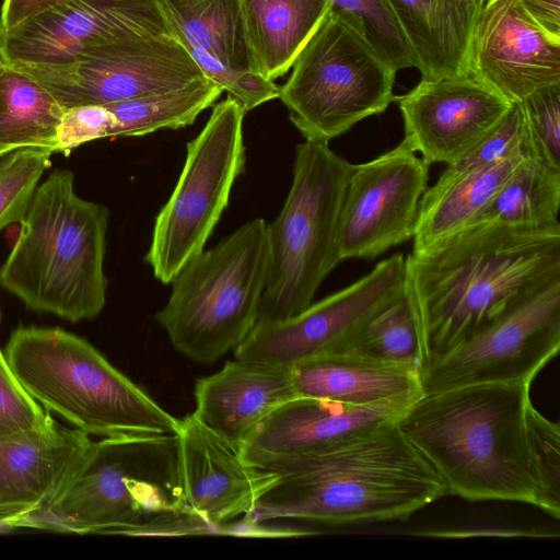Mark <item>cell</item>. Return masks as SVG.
I'll list each match as a JSON object with an SVG mask.
<instances>
[{
    "mask_svg": "<svg viewBox=\"0 0 560 560\" xmlns=\"http://www.w3.org/2000/svg\"><path fill=\"white\" fill-rule=\"evenodd\" d=\"M558 280L560 231L480 221L424 253H410L405 284L417 308L424 363Z\"/></svg>",
    "mask_w": 560,
    "mask_h": 560,
    "instance_id": "1",
    "label": "cell"
},
{
    "mask_svg": "<svg viewBox=\"0 0 560 560\" xmlns=\"http://www.w3.org/2000/svg\"><path fill=\"white\" fill-rule=\"evenodd\" d=\"M445 495L443 479L394 422L294 464L246 521L338 526L405 521Z\"/></svg>",
    "mask_w": 560,
    "mask_h": 560,
    "instance_id": "2",
    "label": "cell"
},
{
    "mask_svg": "<svg viewBox=\"0 0 560 560\" xmlns=\"http://www.w3.org/2000/svg\"><path fill=\"white\" fill-rule=\"evenodd\" d=\"M528 383L422 394L396 425L443 479L448 495L537 505L525 413Z\"/></svg>",
    "mask_w": 560,
    "mask_h": 560,
    "instance_id": "3",
    "label": "cell"
},
{
    "mask_svg": "<svg viewBox=\"0 0 560 560\" xmlns=\"http://www.w3.org/2000/svg\"><path fill=\"white\" fill-rule=\"evenodd\" d=\"M25 525L74 533H199L183 493L176 434L93 441L77 471Z\"/></svg>",
    "mask_w": 560,
    "mask_h": 560,
    "instance_id": "4",
    "label": "cell"
},
{
    "mask_svg": "<svg viewBox=\"0 0 560 560\" xmlns=\"http://www.w3.org/2000/svg\"><path fill=\"white\" fill-rule=\"evenodd\" d=\"M108 209L82 199L74 176L57 168L38 184L20 234L0 267V285L31 310L77 323L106 301Z\"/></svg>",
    "mask_w": 560,
    "mask_h": 560,
    "instance_id": "5",
    "label": "cell"
},
{
    "mask_svg": "<svg viewBox=\"0 0 560 560\" xmlns=\"http://www.w3.org/2000/svg\"><path fill=\"white\" fill-rule=\"evenodd\" d=\"M24 390L89 435L177 434L180 420L88 340L58 327L20 326L3 351Z\"/></svg>",
    "mask_w": 560,
    "mask_h": 560,
    "instance_id": "6",
    "label": "cell"
},
{
    "mask_svg": "<svg viewBox=\"0 0 560 560\" xmlns=\"http://www.w3.org/2000/svg\"><path fill=\"white\" fill-rule=\"evenodd\" d=\"M269 265L267 223L260 218L187 261L155 315L173 347L212 363L241 345L257 323Z\"/></svg>",
    "mask_w": 560,
    "mask_h": 560,
    "instance_id": "7",
    "label": "cell"
},
{
    "mask_svg": "<svg viewBox=\"0 0 560 560\" xmlns=\"http://www.w3.org/2000/svg\"><path fill=\"white\" fill-rule=\"evenodd\" d=\"M352 167L327 142L304 140L296 145L289 194L267 224L270 265L256 324L304 311L341 261L338 225Z\"/></svg>",
    "mask_w": 560,
    "mask_h": 560,
    "instance_id": "8",
    "label": "cell"
},
{
    "mask_svg": "<svg viewBox=\"0 0 560 560\" xmlns=\"http://www.w3.org/2000/svg\"><path fill=\"white\" fill-rule=\"evenodd\" d=\"M292 68L279 98L305 140L328 143L395 100L396 71L331 8Z\"/></svg>",
    "mask_w": 560,
    "mask_h": 560,
    "instance_id": "9",
    "label": "cell"
},
{
    "mask_svg": "<svg viewBox=\"0 0 560 560\" xmlns=\"http://www.w3.org/2000/svg\"><path fill=\"white\" fill-rule=\"evenodd\" d=\"M244 115L241 105L228 96L187 143L183 170L155 219L144 257L164 284L205 249L229 205L232 187L245 167Z\"/></svg>",
    "mask_w": 560,
    "mask_h": 560,
    "instance_id": "10",
    "label": "cell"
},
{
    "mask_svg": "<svg viewBox=\"0 0 560 560\" xmlns=\"http://www.w3.org/2000/svg\"><path fill=\"white\" fill-rule=\"evenodd\" d=\"M9 65L39 82L65 109L161 94L207 79L173 35L127 37L66 63Z\"/></svg>",
    "mask_w": 560,
    "mask_h": 560,
    "instance_id": "11",
    "label": "cell"
},
{
    "mask_svg": "<svg viewBox=\"0 0 560 560\" xmlns=\"http://www.w3.org/2000/svg\"><path fill=\"white\" fill-rule=\"evenodd\" d=\"M560 349V280L446 353L424 363V395L463 386L528 383Z\"/></svg>",
    "mask_w": 560,
    "mask_h": 560,
    "instance_id": "12",
    "label": "cell"
},
{
    "mask_svg": "<svg viewBox=\"0 0 560 560\" xmlns=\"http://www.w3.org/2000/svg\"><path fill=\"white\" fill-rule=\"evenodd\" d=\"M404 288L405 256L396 253L301 313L256 324L234 349V358L291 368L312 358L343 352L364 324Z\"/></svg>",
    "mask_w": 560,
    "mask_h": 560,
    "instance_id": "13",
    "label": "cell"
},
{
    "mask_svg": "<svg viewBox=\"0 0 560 560\" xmlns=\"http://www.w3.org/2000/svg\"><path fill=\"white\" fill-rule=\"evenodd\" d=\"M429 166L405 140L353 164L338 225L341 260L373 259L412 238Z\"/></svg>",
    "mask_w": 560,
    "mask_h": 560,
    "instance_id": "14",
    "label": "cell"
},
{
    "mask_svg": "<svg viewBox=\"0 0 560 560\" xmlns=\"http://www.w3.org/2000/svg\"><path fill=\"white\" fill-rule=\"evenodd\" d=\"M147 35H173L159 0H70L4 31L3 59L66 63L100 46Z\"/></svg>",
    "mask_w": 560,
    "mask_h": 560,
    "instance_id": "15",
    "label": "cell"
},
{
    "mask_svg": "<svg viewBox=\"0 0 560 560\" xmlns=\"http://www.w3.org/2000/svg\"><path fill=\"white\" fill-rule=\"evenodd\" d=\"M421 395L406 394L369 405L296 397L258 423L238 453L247 464L282 475L334 444L396 422Z\"/></svg>",
    "mask_w": 560,
    "mask_h": 560,
    "instance_id": "16",
    "label": "cell"
},
{
    "mask_svg": "<svg viewBox=\"0 0 560 560\" xmlns=\"http://www.w3.org/2000/svg\"><path fill=\"white\" fill-rule=\"evenodd\" d=\"M466 74L510 103L560 84V40L520 0H486L474 28Z\"/></svg>",
    "mask_w": 560,
    "mask_h": 560,
    "instance_id": "17",
    "label": "cell"
},
{
    "mask_svg": "<svg viewBox=\"0 0 560 560\" xmlns=\"http://www.w3.org/2000/svg\"><path fill=\"white\" fill-rule=\"evenodd\" d=\"M512 104L469 74L421 79L398 97L404 140L429 165H450L479 144Z\"/></svg>",
    "mask_w": 560,
    "mask_h": 560,
    "instance_id": "18",
    "label": "cell"
},
{
    "mask_svg": "<svg viewBox=\"0 0 560 560\" xmlns=\"http://www.w3.org/2000/svg\"><path fill=\"white\" fill-rule=\"evenodd\" d=\"M178 458L188 513L205 527L245 521L280 475L247 464L238 451L194 413L180 419Z\"/></svg>",
    "mask_w": 560,
    "mask_h": 560,
    "instance_id": "19",
    "label": "cell"
},
{
    "mask_svg": "<svg viewBox=\"0 0 560 560\" xmlns=\"http://www.w3.org/2000/svg\"><path fill=\"white\" fill-rule=\"evenodd\" d=\"M194 416L236 451L273 410L299 397L290 368L234 358L196 381Z\"/></svg>",
    "mask_w": 560,
    "mask_h": 560,
    "instance_id": "20",
    "label": "cell"
},
{
    "mask_svg": "<svg viewBox=\"0 0 560 560\" xmlns=\"http://www.w3.org/2000/svg\"><path fill=\"white\" fill-rule=\"evenodd\" d=\"M92 442L85 432L55 421L0 443V513L26 518L47 508L77 471Z\"/></svg>",
    "mask_w": 560,
    "mask_h": 560,
    "instance_id": "21",
    "label": "cell"
},
{
    "mask_svg": "<svg viewBox=\"0 0 560 560\" xmlns=\"http://www.w3.org/2000/svg\"><path fill=\"white\" fill-rule=\"evenodd\" d=\"M422 80L466 74L482 0H386Z\"/></svg>",
    "mask_w": 560,
    "mask_h": 560,
    "instance_id": "22",
    "label": "cell"
},
{
    "mask_svg": "<svg viewBox=\"0 0 560 560\" xmlns=\"http://www.w3.org/2000/svg\"><path fill=\"white\" fill-rule=\"evenodd\" d=\"M290 369L299 397L369 405L422 393L418 370L348 352L312 358Z\"/></svg>",
    "mask_w": 560,
    "mask_h": 560,
    "instance_id": "23",
    "label": "cell"
},
{
    "mask_svg": "<svg viewBox=\"0 0 560 560\" xmlns=\"http://www.w3.org/2000/svg\"><path fill=\"white\" fill-rule=\"evenodd\" d=\"M525 156L517 154L427 188L411 253H424L475 222Z\"/></svg>",
    "mask_w": 560,
    "mask_h": 560,
    "instance_id": "24",
    "label": "cell"
},
{
    "mask_svg": "<svg viewBox=\"0 0 560 560\" xmlns=\"http://www.w3.org/2000/svg\"><path fill=\"white\" fill-rule=\"evenodd\" d=\"M258 73L273 81L293 66L331 8L330 0H242Z\"/></svg>",
    "mask_w": 560,
    "mask_h": 560,
    "instance_id": "25",
    "label": "cell"
},
{
    "mask_svg": "<svg viewBox=\"0 0 560 560\" xmlns=\"http://www.w3.org/2000/svg\"><path fill=\"white\" fill-rule=\"evenodd\" d=\"M188 54H207L236 73L257 72L242 0H159Z\"/></svg>",
    "mask_w": 560,
    "mask_h": 560,
    "instance_id": "26",
    "label": "cell"
},
{
    "mask_svg": "<svg viewBox=\"0 0 560 560\" xmlns=\"http://www.w3.org/2000/svg\"><path fill=\"white\" fill-rule=\"evenodd\" d=\"M65 110L31 75L5 62L0 66V154L24 148L55 153Z\"/></svg>",
    "mask_w": 560,
    "mask_h": 560,
    "instance_id": "27",
    "label": "cell"
},
{
    "mask_svg": "<svg viewBox=\"0 0 560 560\" xmlns=\"http://www.w3.org/2000/svg\"><path fill=\"white\" fill-rule=\"evenodd\" d=\"M559 210L560 168L533 154L516 165L475 222L560 231Z\"/></svg>",
    "mask_w": 560,
    "mask_h": 560,
    "instance_id": "28",
    "label": "cell"
},
{
    "mask_svg": "<svg viewBox=\"0 0 560 560\" xmlns=\"http://www.w3.org/2000/svg\"><path fill=\"white\" fill-rule=\"evenodd\" d=\"M343 352L421 371L424 349L420 322L408 289L378 310Z\"/></svg>",
    "mask_w": 560,
    "mask_h": 560,
    "instance_id": "29",
    "label": "cell"
},
{
    "mask_svg": "<svg viewBox=\"0 0 560 560\" xmlns=\"http://www.w3.org/2000/svg\"><path fill=\"white\" fill-rule=\"evenodd\" d=\"M222 92L219 85L203 79L165 93L105 105L115 118L113 138L140 137L189 126Z\"/></svg>",
    "mask_w": 560,
    "mask_h": 560,
    "instance_id": "30",
    "label": "cell"
},
{
    "mask_svg": "<svg viewBox=\"0 0 560 560\" xmlns=\"http://www.w3.org/2000/svg\"><path fill=\"white\" fill-rule=\"evenodd\" d=\"M331 11L361 34L397 72L415 67L413 55L386 0H330Z\"/></svg>",
    "mask_w": 560,
    "mask_h": 560,
    "instance_id": "31",
    "label": "cell"
},
{
    "mask_svg": "<svg viewBox=\"0 0 560 560\" xmlns=\"http://www.w3.org/2000/svg\"><path fill=\"white\" fill-rule=\"evenodd\" d=\"M527 450L537 486V508L560 518V428L527 405L525 413Z\"/></svg>",
    "mask_w": 560,
    "mask_h": 560,
    "instance_id": "32",
    "label": "cell"
},
{
    "mask_svg": "<svg viewBox=\"0 0 560 560\" xmlns=\"http://www.w3.org/2000/svg\"><path fill=\"white\" fill-rule=\"evenodd\" d=\"M52 154L24 148L0 155V231L23 220Z\"/></svg>",
    "mask_w": 560,
    "mask_h": 560,
    "instance_id": "33",
    "label": "cell"
},
{
    "mask_svg": "<svg viewBox=\"0 0 560 560\" xmlns=\"http://www.w3.org/2000/svg\"><path fill=\"white\" fill-rule=\"evenodd\" d=\"M536 154L521 103H513L500 124L468 154L447 165L436 182H447L511 156Z\"/></svg>",
    "mask_w": 560,
    "mask_h": 560,
    "instance_id": "34",
    "label": "cell"
},
{
    "mask_svg": "<svg viewBox=\"0 0 560 560\" xmlns=\"http://www.w3.org/2000/svg\"><path fill=\"white\" fill-rule=\"evenodd\" d=\"M54 422L48 411L16 381L0 349V443Z\"/></svg>",
    "mask_w": 560,
    "mask_h": 560,
    "instance_id": "35",
    "label": "cell"
},
{
    "mask_svg": "<svg viewBox=\"0 0 560 560\" xmlns=\"http://www.w3.org/2000/svg\"><path fill=\"white\" fill-rule=\"evenodd\" d=\"M521 104L537 155L560 168V84L539 89Z\"/></svg>",
    "mask_w": 560,
    "mask_h": 560,
    "instance_id": "36",
    "label": "cell"
},
{
    "mask_svg": "<svg viewBox=\"0 0 560 560\" xmlns=\"http://www.w3.org/2000/svg\"><path fill=\"white\" fill-rule=\"evenodd\" d=\"M115 118L105 105H80L65 110L56 133L55 153L102 138H113Z\"/></svg>",
    "mask_w": 560,
    "mask_h": 560,
    "instance_id": "37",
    "label": "cell"
},
{
    "mask_svg": "<svg viewBox=\"0 0 560 560\" xmlns=\"http://www.w3.org/2000/svg\"><path fill=\"white\" fill-rule=\"evenodd\" d=\"M70 0H4L0 23L4 31L15 27L38 13Z\"/></svg>",
    "mask_w": 560,
    "mask_h": 560,
    "instance_id": "38",
    "label": "cell"
},
{
    "mask_svg": "<svg viewBox=\"0 0 560 560\" xmlns=\"http://www.w3.org/2000/svg\"><path fill=\"white\" fill-rule=\"evenodd\" d=\"M520 2L550 36L560 40V0H520Z\"/></svg>",
    "mask_w": 560,
    "mask_h": 560,
    "instance_id": "39",
    "label": "cell"
},
{
    "mask_svg": "<svg viewBox=\"0 0 560 560\" xmlns=\"http://www.w3.org/2000/svg\"><path fill=\"white\" fill-rule=\"evenodd\" d=\"M25 516L21 514L0 513V532L11 530L13 528L25 526Z\"/></svg>",
    "mask_w": 560,
    "mask_h": 560,
    "instance_id": "40",
    "label": "cell"
},
{
    "mask_svg": "<svg viewBox=\"0 0 560 560\" xmlns=\"http://www.w3.org/2000/svg\"><path fill=\"white\" fill-rule=\"evenodd\" d=\"M3 37H4V30L0 23V66L4 62L3 59Z\"/></svg>",
    "mask_w": 560,
    "mask_h": 560,
    "instance_id": "41",
    "label": "cell"
},
{
    "mask_svg": "<svg viewBox=\"0 0 560 560\" xmlns=\"http://www.w3.org/2000/svg\"><path fill=\"white\" fill-rule=\"evenodd\" d=\"M0 322H1V312H0Z\"/></svg>",
    "mask_w": 560,
    "mask_h": 560,
    "instance_id": "42",
    "label": "cell"
},
{
    "mask_svg": "<svg viewBox=\"0 0 560 560\" xmlns=\"http://www.w3.org/2000/svg\"><path fill=\"white\" fill-rule=\"evenodd\" d=\"M482 1H486V0H482Z\"/></svg>",
    "mask_w": 560,
    "mask_h": 560,
    "instance_id": "43",
    "label": "cell"
},
{
    "mask_svg": "<svg viewBox=\"0 0 560 560\" xmlns=\"http://www.w3.org/2000/svg\"><path fill=\"white\" fill-rule=\"evenodd\" d=\"M1 155V154H0Z\"/></svg>",
    "mask_w": 560,
    "mask_h": 560,
    "instance_id": "44",
    "label": "cell"
}]
</instances>
